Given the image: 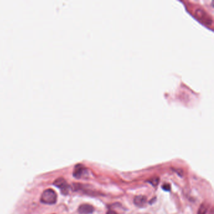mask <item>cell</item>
Segmentation results:
<instances>
[{
    "label": "cell",
    "mask_w": 214,
    "mask_h": 214,
    "mask_svg": "<svg viewBox=\"0 0 214 214\" xmlns=\"http://www.w3.org/2000/svg\"><path fill=\"white\" fill-rule=\"evenodd\" d=\"M57 195L56 191L50 188L45 190L42 194L40 202L44 204L53 205L57 202Z\"/></svg>",
    "instance_id": "obj_1"
},
{
    "label": "cell",
    "mask_w": 214,
    "mask_h": 214,
    "mask_svg": "<svg viewBox=\"0 0 214 214\" xmlns=\"http://www.w3.org/2000/svg\"><path fill=\"white\" fill-rule=\"evenodd\" d=\"M53 185L59 188L63 194H67L70 190V186L63 178H59L53 182Z\"/></svg>",
    "instance_id": "obj_2"
},
{
    "label": "cell",
    "mask_w": 214,
    "mask_h": 214,
    "mask_svg": "<svg viewBox=\"0 0 214 214\" xmlns=\"http://www.w3.org/2000/svg\"><path fill=\"white\" fill-rule=\"evenodd\" d=\"M73 176L77 179L86 178L88 176V170L82 165H79L76 167L73 172Z\"/></svg>",
    "instance_id": "obj_3"
},
{
    "label": "cell",
    "mask_w": 214,
    "mask_h": 214,
    "mask_svg": "<svg viewBox=\"0 0 214 214\" xmlns=\"http://www.w3.org/2000/svg\"><path fill=\"white\" fill-rule=\"evenodd\" d=\"M94 211V208L93 206L87 204L80 205L78 208V212L80 214H91Z\"/></svg>",
    "instance_id": "obj_4"
},
{
    "label": "cell",
    "mask_w": 214,
    "mask_h": 214,
    "mask_svg": "<svg viewBox=\"0 0 214 214\" xmlns=\"http://www.w3.org/2000/svg\"><path fill=\"white\" fill-rule=\"evenodd\" d=\"M147 198L144 195L136 196L134 199V204L138 207H142L146 203Z\"/></svg>",
    "instance_id": "obj_5"
},
{
    "label": "cell",
    "mask_w": 214,
    "mask_h": 214,
    "mask_svg": "<svg viewBox=\"0 0 214 214\" xmlns=\"http://www.w3.org/2000/svg\"><path fill=\"white\" fill-rule=\"evenodd\" d=\"M207 211L208 210H207V208L205 205L204 204H203L199 207L197 214H206Z\"/></svg>",
    "instance_id": "obj_6"
},
{
    "label": "cell",
    "mask_w": 214,
    "mask_h": 214,
    "mask_svg": "<svg viewBox=\"0 0 214 214\" xmlns=\"http://www.w3.org/2000/svg\"><path fill=\"white\" fill-rule=\"evenodd\" d=\"M159 178H152V179L151 180H150V181H149V182L151 184V185H154V186H156L158 183V182H159Z\"/></svg>",
    "instance_id": "obj_7"
},
{
    "label": "cell",
    "mask_w": 214,
    "mask_h": 214,
    "mask_svg": "<svg viewBox=\"0 0 214 214\" xmlns=\"http://www.w3.org/2000/svg\"><path fill=\"white\" fill-rule=\"evenodd\" d=\"M162 188L163 190H164L165 191H168L170 190V185L169 184H165L162 186Z\"/></svg>",
    "instance_id": "obj_8"
},
{
    "label": "cell",
    "mask_w": 214,
    "mask_h": 214,
    "mask_svg": "<svg viewBox=\"0 0 214 214\" xmlns=\"http://www.w3.org/2000/svg\"><path fill=\"white\" fill-rule=\"evenodd\" d=\"M106 214H117V213H116L115 212L113 211V210H109V211H108V212H107Z\"/></svg>",
    "instance_id": "obj_9"
}]
</instances>
